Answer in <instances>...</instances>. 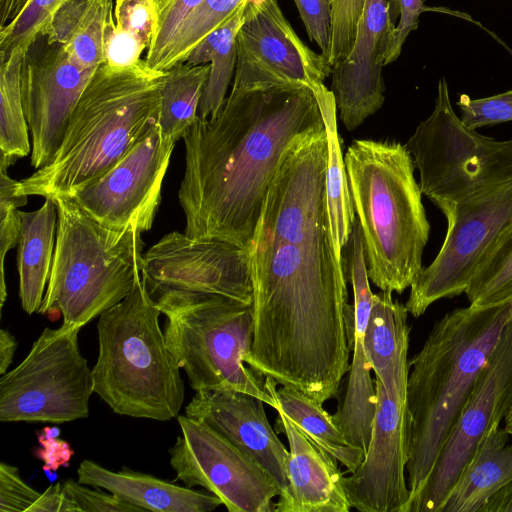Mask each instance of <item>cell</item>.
<instances>
[{
    "label": "cell",
    "mask_w": 512,
    "mask_h": 512,
    "mask_svg": "<svg viewBox=\"0 0 512 512\" xmlns=\"http://www.w3.org/2000/svg\"><path fill=\"white\" fill-rule=\"evenodd\" d=\"M326 129L290 146L248 248L254 333L246 365L324 404L349 371L346 276L331 240Z\"/></svg>",
    "instance_id": "cell-1"
},
{
    "label": "cell",
    "mask_w": 512,
    "mask_h": 512,
    "mask_svg": "<svg viewBox=\"0 0 512 512\" xmlns=\"http://www.w3.org/2000/svg\"><path fill=\"white\" fill-rule=\"evenodd\" d=\"M323 130L317 99L305 85L232 88L216 116H197L183 136L184 233L248 250L284 153Z\"/></svg>",
    "instance_id": "cell-2"
},
{
    "label": "cell",
    "mask_w": 512,
    "mask_h": 512,
    "mask_svg": "<svg viewBox=\"0 0 512 512\" xmlns=\"http://www.w3.org/2000/svg\"><path fill=\"white\" fill-rule=\"evenodd\" d=\"M511 316L512 301L454 309L435 322L422 348L409 361L411 438L406 472L410 501L430 475Z\"/></svg>",
    "instance_id": "cell-3"
},
{
    "label": "cell",
    "mask_w": 512,
    "mask_h": 512,
    "mask_svg": "<svg viewBox=\"0 0 512 512\" xmlns=\"http://www.w3.org/2000/svg\"><path fill=\"white\" fill-rule=\"evenodd\" d=\"M165 74L145 59L126 67L100 65L75 106L54 158L19 181L17 193L68 195L111 169L157 119Z\"/></svg>",
    "instance_id": "cell-4"
},
{
    "label": "cell",
    "mask_w": 512,
    "mask_h": 512,
    "mask_svg": "<svg viewBox=\"0 0 512 512\" xmlns=\"http://www.w3.org/2000/svg\"><path fill=\"white\" fill-rule=\"evenodd\" d=\"M344 162L369 280L400 294L423 269L430 232L412 156L399 142L355 140Z\"/></svg>",
    "instance_id": "cell-5"
},
{
    "label": "cell",
    "mask_w": 512,
    "mask_h": 512,
    "mask_svg": "<svg viewBox=\"0 0 512 512\" xmlns=\"http://www.w3.org/2000/svg\"><path fill=\"white\" fill-rule=\"evenodd\" d=\"M141 276L121 302L99 316L93 389L116 414L168 421L182 408L184 382L159 325L161 312Z\"/></svg>",
    "instance_id": "cell-6"
},
{
    "label": "cell",
    "mask_w": 512,
    "mask_h": 512,
    "mask_svg": "<svg viewBox=\"0 0 512 512\" xmlns=\"http://www.w3.org/2000/svg\"><path fill=\"white\" fill-rule=\"evenodd\" d=\"M53 198L56 243L38 313L59 311L64 324L82 328L131 292L141 276L144 243L134 227L106 226L71 196Z\"/></svg>",
    "instance_id": "cell-7"
},
{
    "label": "cell",
    "mask_w": 512,
    "mask_h": 512,
    "mask_svg": "<svg viewBox=\"0 0 512 512\" xmlns=\"http://www.w3.org/2000/svg\"><path fill=\"white\" fill-rule=\"evenodd\" d=\"M156 296L166 318L167 346L193 390H237L276 407V382L256 374L245 363L254 333L253 303L175 290Z\"/></svg>",
    "instance_id": "cell-8"
},
{
    "label": "cell",
    "mask_w": 512,
    "mask_h": 512,
    "mask_svg": "<svg viewBox=\"0 0 512 512\" xmlns=\"http://www.w3.org/2000/svg\"><path fill=\"white\" fill-rule=\"evenodd\" d=\"M421 192L444 214L512 183V139L476 132L456 116L448 84L439 80L435 108L405 144Z\"/></svg>",
    "instance_id": "cell-9"
},
{
    "label": "cell",
    "mask_w": 512,
    "mask_h": 512,
    "mask_svg": "<svg viewBox=\"0 0 512 512\" xmlns=\"http://www.w3.org/2000/svg\"><path fill=\"white\" fill-rule=\"evenodd\" d=\"M80 329L46 327L22 362L1 375V422L59 424L89 416L93 376L79 349Z\"/></svg>",
    "instance_id": "cell-10"
},
{
    "label": "cell",
    "mask_w": 512,
    "mask_h": 512,
    "mask_svg": "<svg viewBox=\"0 0 512 512\" xmlns=\"http://www.w3.org/2000/svg\"><path fill=\"white\" fill-rule=\"evenodd\" d=\"M445 218L447 232L441 249L410 286L405 307L414 317L440 299L465 292L482 259L512 219V183L455 206Z\"/></svg>",
    "instance_id": "cell-11"
},
{
    "label": "cell",
    "mask_w": 512,
    "mask_h": 512,
    "mask_svg": "<svg viewBox=\"0 0 512 512\" xmlns=\"http://www.w3.org/2000/svg\"><path fill=\"white\" fill-rule=\"evenodd\" d=\"M177 420L181 435L168 451L177 480L205 488L229 512H275L280 491L255 461L203 421Z\"/></svg>",
    "instance_id": "cell-12"
},
{
    "label": "cell",
    "mask_w": 512,
    "mask_h": 512,
    "mask_svg": "<svg viewBox=\"0 0 512 512\" xmlns=\"http://www.w3.org/2000/svg\"><path fill=\"white\" fill-rule=\"evenodd\" d=\"M512 407V316L481 370L425 484L407 512H439L481 439Z\"/></svg>",
    "instance_id": "cell-13"
},
{
    "label": "cell",
    "mask_w": 512,
    "mask_h": 512,
    "mask_svg": "<svg viewBox=\"0 0 512 512\" xmlns=\"http://www.w3.org/2000/svg\"><path fill=\"white\" fill-rule=\"evenodd\" d=\"M232 88L305 85L312 91L331 76L328 59L297 36L277 0H249L236 37Z\"/></svg>",
    "instance_id": "cell-14"
},
{
    "label": "cell",
    "mask_w": 512,
    "mask_h": 512,
    "mask_svg": "<svg viewBox=\"0 0 512 512\" xmlns=\"http://www.w3.org/2000/svg\"><path fill=\"white\" fill-rule=\"evenodd\" d=\"M174 146L162 140L155 119L119 162L68 196L106 226L148 231L160 204Z\"/></svg>",
    "instance_id": "cell-15"
},
{
    "label": "cell",
    "mask_w": 512,
    "mask_h": 512,
    "mask_svg": "<svg viewBox=\"0 0 512 512\" xmlns=\"http://www.w3.org/2000/svg\"><path fill=\"white\" fill-rule=\"evenodd\" d=\"M141 275L151 296L175 290L253 303L248 250L228 242L173 231L143 254Z\"/></svg>",
    "instance_id": "cell-16"
},
{
    "label": "cell",
    "mask_w": 512,
    "mask_h": 512,
    "mask_svg": "<svg viewBox=\"0 0 512 512\" xmlns=\"http://www.w3.org/2000/svg\"><path fill=\"white\" fill-rule=\"evenodd\" d=\"M96 70L78 66L59 43L37 36L23 53L21 93L32 136L31 165L39 169L57 153L71 115Z\"/></svg>",
    "instance_id": "cell-17"
},
{
    "label": "cell",
    "mask_w": 512,
    "mask_h": 512,
    "mask_svg": "<svg viewBox=\"0 0 512 512\" xmlns=\"http://www.w3.org/2000/svg\"><path fill=\"white\" fill-rule=\"evenodd\" d=\"M377 407L364 459L344 487L351 508L360 512H407L410 489L405 477L411 422L407 396L389 395L375 377Z\"/></svg>",
    "instance_id": "cell-18"
},
{
    "label": "cell",
    "mask_w": 512,
    "mask_h": 512,
    "mask_svg": "<svg viewBox=\"0 0 512 512\" xmlns=\"http://www.w3.org/2000/svg\"><path fill=\"white\" fill-rule=\"evenodd\" d=\"M396 26L387 0H366L353 48L332 67L331 91L340 119L349 131L384 103L382 68L395 43Z\"/></svg>",
    "instance_id": "cell-19"
},
{
    "label": "cell",
    "mask_w": 512,
    "mask_h": 512,
    "mask_svg": "<svg viewBox=\"0 0 512 512\" xmlns=\"http://www.w3.org/2000/svg\"><path fill=\"white\" fill-rule=\"evenodd\" d=\"M263 404L260 398L237 390H201L185 407V415L203 421L248 455L281 493L288 486L289 450L271 427Z\"/></svg>",
    "instance_id": "cell-20"
},
{
    "label": "cell",
    "mask_w": 512,
    "mask_h": 512,
    "mask_svg": "<svg viewBox=\"0 0 512 512\" xmlns=\"http://www.w3.org/2000/svg\"><path fill=\"white\" fill-rule=\"evenodd\" d=\"M346 278L351 282L354 303L347 317V330L352 349L348 382L332 419L352 445L366 451L377 407L375 381L364 350V335L371 312L373 293L370 289L365 258L353 255L347 262Z\"/></svg>",
    "instance_id": "cell-21"
},
{
    "label": "cell",
    "mask_w": 512,
    "mask_h": 512,
    "mask_svg": "<svg viewBox=\"0 0 512 512\" xmlns=\"http://www.w3.org/2000/svg\"><path fill=\"white\" fill-rule=\"evenodd\" d=\"M277 431L289 444L288 486L278 496L275 512H349L344 473L338 460L316 445L276 407Z\"/></svg>",
    "instance_id": "cell-22"
},
{
    "label": "cell",
    "mask_w": 512,
    "mask_h": 512,
    "mask_svg": "<svg viewBox=\"0 0 512 512\" xmlns=\"http://www.w3.org/2000/svg\"><path fill=\"white\" fill-rule=\"evenodd\" d=\"M77 477L79 483L103 488L143 511L210 512L223 505L215 495L130 469L111 471L91 460L80 463Z\"/></svg>",
    "instance_id": "cell-23"
},
{
    "label": "cell",
    "mask_w": 512,
    "mask_h": 512,
    "mask_svg": "<svg viewBox=\"0 0 512 512\" xmlns=\"http://www.w3.org/2000/svg\"><path fill=\"white\" fill-rule=\"evenodd\" d=\"M408 310L392 292L373 294L364 335V350L375 377L389 395L407 396L409 375Z\"/></svg>",
    "instance_id": "cell-24"
},
{
    "label": "cell",
    "mask_w": 512,
    "mask_h": 512,
    "mask_svg": "<svg viewBox=\"0 0 512 512\" xmlns=\"http://www.w3.org/2000/svg\"><path fill=\"white\" fill-rule=\"evenodd\" d=\"M510 434L494 425L462 469L439 512H480L488 499L512 481Z\"/></svg>",
    "instance_id": "cell-25"
},
{
    "label": "cell",
    "mask_w": 512,
    "mask_h": 512,
    "mask_svg": "<svg viewBox=\"0 0 512 512\" xmlns=\"http://www.w3.org/2000/svg\"><path fill=\"white\" fill-rule=\"evenodd\" d=\"M20 216L19 296L23 310L31 315L40 309L52 267L58 223L55 199L47 197L39 209L20 211Z\"/></svg>",
    "instance_id": "cell-26"
},
{
    "label": "cell",
    "mask_w": 512,
    "mask_h": 512,
    "mask_svg": "<svg viewBox=\"0 0 512 512\" xmlns=\"http://www.w3.org/2000/svg\"><path fill=\"white\" fill-rule=\"evenodd\" d=\"M112 0H68L44 32L49 43L61 44L81 68L105 63V31L112 19Z\"/></svg>",
    "instance_id": "cell-27"
},
{
    "label": "cell",
    "mask_w": 512,
    "mask_h": 512,
    "mask_svg": "<svg viewBox=\"0 0 512 512\" xmlns=\"http://www.w3.org/2000/svg\"><path fill=\"white\" fill-rule=\"evenodd\" d=\"M313 93L322 113L328 142L326 196L331 240L337 263L343 268L342 253L356 221L355 210L337 129L334 95L325 84L314 89Z\"/></svg>",
    "instance_id": "cell-28"
},
{
    "label": "cell",
    "mask_w": 512,
    "mask_h": 512,
    "mask_svg": "<svg viewBox=\"0 0 512 512\" xmlns=\"http://www.w3.org/2000/svg\"><path fill=\"white\" fill-rule=\"evenodd\" d=\"M247 3L222 26L204 37L183 62L200 65L210 63V71L203 88L197 116L209 119L216 116L226 101V92L237 62L236 37L242 25Z\"/></svg>",
    "instance_id": "cell-29"
},
{
    "label": "cell",
    "mask_w": 512,
    "mask_h": 512,
    "mask_svg": "<svg viewBox=\"0 0 512 512\" xmlns=\"http://www.w3.org/2000/svg\"><path fill=\"white\" fill-rule=\"evenodd\" d=\"M274 394L276 407L316 445L335 457L347 472L352 473L359 467L365 451L348 442L322 403L290 386L275 389Z\"/></svg>",
    "instance_id": "cell-30"
},
{
    "label": "cell",
    "mask_w": 512,
    "mask_h": 512,
    "mask_svg": "<svg viewBox=\"0 0 512 512\" xmlns=\"http://www.w3.org/2000/svg\"><path fill=\"white\" fill-rule=\"evenodd\" d=\"M209 71L210 65L207 63L192 65L185 62L166 70L157 117L164 142L175 144L196 120Z\"/></svg>",
    "instance_id": "cell-31"
},
{
    "label": "cell",
    "mask_w": 512,
    "mask_h": 512,
    "mask_svg": "<svg viewBox=\"0 0 512 512\" xmlns=\"http://www.w3.org/2000/svg\"><path fill=\"white\" fill-rule=\"evenodd\" d=\"M23 53L16 47L0 63V168L6 170L31 150L21 93Z\"/></svg>",
    "instance_id": "cell-32"
},
{
    "label": "cell",
    "mask_w": 512,
    "mask_h": 512,
    "mask_svg": "<svg viewBox=\"0 0 512 512\" xmlns=\"http://www.w3.org/2000/svg\"><path fill=\"white\" fill-rule=\"evenodd\" d=\"M464 293L472 306L512 301V219L482 259Z\"/></svg>",
    "instance_id": "cell-33"
},
{
    "label": "cell",
    "mask_w": 512,
    "mask_h": 512,
    "mask_svg": "<svg viewBox=\"0 0 512 512\" xmlns=\"http://www.w3.org/2000/svg\"><path fill=\"white\" fill-rule=\"evenodd\" d=\"M249 0H203L183 21L177 33L153 64L166 71L182 63L189 52L209 33L228 21Z\"/></svg>",
    "instance_id": "cell-34"
},
{
    "label": "cell",
    "mask_w": 512,
    "mask_h": 512,
    "mask_svg": "<svg viewBox=\"0 0 512 512\" xmlns=\"http://www.w3.org/2000/svg\"><path fill=\"white\" fill-rule=\"evenodd\" d=\"M68 0H31L12 23L0 29V63L21 47L24 51L34 39L44 34L57 10Z\"/></svg>",
    "instance_id": "cell-35"
},
{
    "label": "cell",
    "mask_w": 512,
    "mask_h": 512,
    "mask_svg": "<svg viewBox=\"0 0 512 512\" xmlns=\"http://www.w3.org/2000/svg\"><path fill=\"white\" fill-rule=\"evenodd\" d=\"M6 171V169L0 168L1 311L7 297L4 273L5 255L10 249L14 248L18 244L21 230V216L18 208L26 205L27 203V195L17 193L19 181L12 179Z\"/></svg>",
    "instance_id": "cell-36"
},
{
    "label": "cell",
    "mask_w": 512,
    "mask_h": 512,
    "mask_svg": "<svg viewBox=\"0 0 512 512\" xmlns=\"http://www.w3.org/2000/svg\"><path fill=\"white\" fill-rule=\"evenodd\" d=\"M331 1V50L329 64L333 67L344 60L351 52L358 23L366 0H330Z\"/></svg>",
    "instance_id": "cell-37"
},
{
    "label": "cell",
    "mask_w": 512,
    "mask_h": 512,
    "mask_svg": "<svg viewBox=\"0 0 512 512\" xmlns=\"http://www.w3.org/2000/svg\"><path fill=\"white\" fill-rule=\"evenodd\" d=\"M456 104L461 121L475 130L512 120V90L479 99L461 94Z\"/></svg>",
    "instance_id": "cell-38"
},
{
    "label": "cell",
    "mask_w": 512,
    "mask_h": 512,
    "mask_svg": "<svg viewBox=\"0 0 512 512\" xmlns=\"http://www.w3.org/2000/svg\"><path fill=\"white\" fill-rule=\"evenodd\" d=\"M116 26L149 48L158 26L155 0H116Z\"/></svg>",
    "instance_id": "cell-39"
},
{
    "label": "cell",
    "mask_w": 512,
    "mask_h": 512,
    "mask_svg": "<svg viewBox=\"0 0 512 512\" xmlns=\"http://www.w3.org/2000/svg\"><path fill=\"white\" fill-rule=\"evenodd\" d=\"M307 35L329 59L331 50V1L330 0H294Z\"/></svg>",
    "instance_id": "cell-40"
},
{
    "label": "cell",
    "mask_w": 512,
    "mask_h": 512,
    "mask_svg": "<svg viewBox=\"0 0 512 512\" xmlns=\"http://www.w3.org/2000/svg\"><path fill=\"white\" fill-rule=\"evenodd\" d=\"M40 495L22 480L17 467L0 463V512H27Z\"/></svg>",
    "instance_id": "cell-41"
},
{
    "label": "cell",
    "mask_w": 512,
    "mask_h": 512,
    "mask_svg": "<svg viewBox=\"0 0 512 512\" xmlns=\"http://www.w3.org/2000/svg\"><path fill=\"white\" fill-rule=\"evenodd\" d=\"M67 493L74 499L81 512H133L143 511L117 495L110 494L97 489H90L87 485L81 484L73 479L63 483Z\"/></svg>",
    "instance_id": "cell-42"
},
{
    "label": "cell",
    "mask_w": 512,
    "mask_h": 512,
    "mask_svg": "<svg viewBox=\"0 0 512 512\" xmlns=\"http://www.w3.org/2000/svg\"><path fill=\"white\" fill-rule=\"evenodd\" d=\"M105 63L112 67H126L138 62L146 49L133 35L119 29L113 18L105 31Z\"/></svg>",
    "instance_id": "cell-43"
},
{
    "label": "cell",
    "mask_w": 512,
    "mask_h": 512,
    "mask_svg": "<svg viewBox=\"0 0 512 512\" xmlns=\"http://www.w3.org/2000/svg\"><path fill=\"white\" fill-rule=\"evenodd\" d=\"M57 428L45 427L38 433V443L40 448L36 451V456L43 461V469L47 471H56L58 468L68 466L74 451L70 444L57 438Z\"/></svg>",
    "instance_id": "cell-44"
},
{
    "label": "cell",
    "mask_w": 512,
    "mask_h": 512,
    "mask_svg": "<svg viewBox=\"0 0 512 512\" xmlns=\"http://www.w3.org/2000/svg\"><path fill=\"white\" fill-rule=\"evenodd\" d=\"M394 2L398 9L400 20L395 29V43L392 52L385 61L384 66L397 60L406 38L410 32L418 28L420 14L431 10V8L424 4V0H394Z\"/></svg>",
    "instance_id": "cell-45"
},
{
    "label": "cell",
    "mask_w": 512,
    "mask_h": 512,
    "mask_svg": "<svg viewBox=\"0 0 512 512\" xmlns=\"http://www.w3.org/2000/svg\"><path fill=\"white\" fill-rule=\"evenodd\" d=\"M27 512H81V510L63 484L56 483L41 493Z\"/></svg>",
    "instance_id": "cell-46"
},
{
    "label": "cell",
    "mask_w": 512,
    "mask_h": 512,
    "mask_svg": "<svg viewBox=\"0 0 512 512\" xmlns=\"http://www.w3.org/2000/svg\"><path fill=\"white\" fill-rule=\"evenodd\" d=\"M480 512H512V481L491 496Z\"/></svg>",
    "instance_id": "cell-47"
},
{
    "label": "cell",
    "mask_w": 512,
    "mask_h": 512,
    "mask_svg": "<svg viewBox=\"0 0 512 512\" xmlns=\"http://www.w3.org/2000/svg\"><path fill=\"white\" fill-rule=\"evenodd\" d=\"M17 348L15 337L6 329L0 330V374L7 372Z\"/></svg>",
    "instance_id": "cell-48"
},
{
    "label": "cell",
    "mask_w": 512,
    "mask_h": 512,
    "mask_svg": "<svg viewBox=\"0 0 512 512\" xmlns=\"http://www.w3.org/2000/svg\"><path fill=\"white\" fill-rule=\"evenodd\" d=\"M30 2L31 0H0V29L18 18Z\"/></svg>",
    "instance_id": "cell-49"
},
{
    "label": "cell",
    "mask_w": 512,
    "mask_h": 512,
    "mask_svg": "<svg viewBox=\"0 0 512 512\" xmlns=\"http://www.w3.org/2000/svg\"><path fill=\"white\" fill-rule=\"evenodd\" d=\"M504 428L505 430L512 435V407L510 408L509 412L507 413L505 419H504Z\"/></svg>",
    "instance_id": "cell-50"
},
{
    "label": "cell",
    "mask_w": 512,
    "mask_h": 512,
    "mask_svg": "<svg viewBox=\"0 0 512 512\" xmlns=\"http://www.w3.org/2000/svg\"><path fill=\"white\" fill-rule=\"evenodd\" d=\"M171 2L172 0H155L158 17Z\"/></svg>",
    "instance_id": "cell-51"
}]
</instances>
